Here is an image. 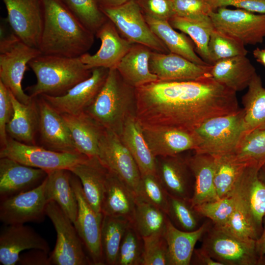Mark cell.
<instances>
[{"instance_id": "obj_1", "label": "cell", "mask_w": 265, "mask_h": 265, "mask_svg": "<svg viewBox=\"0 0 265 265\" xmlns=\"http://www.w3.org/2000/svg\"><path fill=\"white\" fill-rule=\"evenodd\" d=\"M237 92L212 76L197 80H158L135 88V115L142 127L194 131L207 119L239 109Z\"/></svg>"}, {"instance_id": "obj_2", "label": "cell", "mask_w": 265, "mask_h": 265, "mask_svg": "<svg viewBox=\"0 0 265 265\" xmlns=\"http://www.w3.org/2000/svg\"><path fill=\"white\" fill-rule=\"evenodd\" d=\"M44 24L39 49L42 54L78 57L92 46L94 34L61 0H42Z\"/></svg>"}, {"instance_id": "obj_3", "label": "cell", "mask_w": 265, "mask_h": 265, "mask_svg": "<svg viewBox=\"0 0 265 265\" xmlns=\"http://www.w3.org/2000/svg\"><path fill=\"white\" fill-rule=\"evenodd\" d=\"M28 65L37 79L35 84L26 89L31 98L63 95L92 74V69H88L80 57L41 54L30 60Z\"/></svg>"}, {"instance_id": "obj_4", "label": "cell", "mask_w": 265, "mask_h": 265, "mask_svg": "<svg viewBox=\"0 0 265 265\" xmlns=\"http://www.w3.org/2000/svg\"><path fill=\"white\" fill-rule=\"evenodd\" d=\"M135 88L112 68L91 105L84 111L106 130L120 135L126 119L135 114Z\"/></svg>"}, {"instance_id": "obj_5", "label": "cell", "mask_w": 265, "mask_h": 265, "mask_svg": "<svg viewBox=\"0 0 265 265\" xmlns=\"http://www.w3.org/2000/svg\"><path fill=\"white\" fill-rule=\"evenodd\" d=\"M194 132L197 141L195 152L214 157L232 154L247 133L243 108L210 118L198 126Z\"/></svg>"}, {"instance_id": "obj_6", "label": "cell", "mask_w": 265, "mask_h": 265, "mask_svg": "<svg viewBox=\"0 0 265 265\" xmlns=\"http://www.w3.org/2000/svg\"><path fill=\"white\" fill-rule=\"evenodd\" d=\"M41 54L39 49L27 45L13 32L6 35L0 31V81L23 104L33 99L22 86L27 65Z\"/></svg>"}, {"instance_id": "obj_7", "label": "cell", "mask_w": 265, "mask_h": 265, "mask_svg": "<svg viewBox=\"0 0 265 265\" xmlns=\"http://www.w3.org/2000/svg\"><path fill=\"white\" fill-rule=\"evenodd\" d=\"M202 247L223 265H265L256 240L243 238L213 225L204 235Z\"/></svg>"}, {"instance_id": "obj_8", "label": "cell", "mask_w": 265, "mask_h": 265, "mask_svg": "<svg viewBox=\"0 0 265 265\" xmlns=\"http://www.w3.org/2000/svg\"><path fill=\"white\" fill-rule=\"evenodd\" d=\"M100 8L121 36L131 43L159 52H170L150 28L137 0H130L116 7Z\"/></svg>"}, {"instance_id": "obj_9", "label": "cell", "mask_w": 265, "mask_h": 265, "mask_svg": "<svg viewBox=\"0 0 265 265\" xmlns=\"http://www.w3.org/2000/svg\"><path fill=\"white\" fill-rule=\"evenodd\" d=\"M46 213L56 233L55 245L50 255L51 265L92 264L83 251V243L74 224L58 204L53 201L49 202Z\"/></svg>"}, {"instance_id": "obj_10", "label": "cell", "mask_w": 265, "mask_h": 265, "mask_svg": "<svg viewBox=\"0 0 265 265\" xmlns=\"http://www.w3.org/2000/svg\"><path fill=\"white\" fill-rule=\"evenodd\" d=\"M4 157L47 172L60 169L69 170L88 158L81 154L56 152L42 146L25 144L10 137L6 145L0 148V158Z\"/></svg>"}, {"instance_id": "obj_11", "label": "cell", "mask_w": 265, "mask_h": 265, "mask_svg": "<svg viewBox=\"0 0 265 265\" xmlns=\"http://www.w3.org/2000/svg\"><path fill=\"white\" fill-rule=\"evenodd\" d=\"M210 17L214 27L239 40L245 46L262 43L265 38V14L220 7Z\"/></svg>"}, {"instance_id": "obj_12", "label": "cell", "mask_w": 265, "mask_h": 265, "mask_svg": "<svg viewBox=\"0 0 265 265\" xmlns=\"http://www.w3.org/2000/svg\"><path fill=\"white\" fill-rule=\"evenodd\" d=\"M98 158L109 172L125 182L137 195L141 173L118 134L105 129L99 142Z\"/></svg>"}, {"instance_id": "obj_13", "label": "cell", "mask_w": 265, "mask_h": 265, "mask_svg": "<svg viewBox=\"0 0 265 265\" xmlns=\"http://www.w3.org/2000/svg\"><path fill=\"white\" fill-rule=\"evenodd\" d=\"M259 168L248 164L231 195L236 206L246 215L260 236L265 215V185L258 177Z\"/></svg>"}, {"instance_id": "obj_14", "label": "cell", "mask_w": 265, "mask_h": 265, "mask_svg": "<svg viewBox=\"0 0 265 265\" xmlns=\"http://www.w3.org/2000/svg\"><path fill=\"white\" fill-rule=\"evenodd\" d=\"M45 184L46 179L31 190L0 199V220L3 225L43 221L48 203Z\"/></svg>"}, {"instance_id": "obj_15", "label": "cell", "mask_w": 265, "mask_h": 265, "mask_svg": "<svg viewBox=\"0 0 265 265\" xmlns=\"http://www.w3.org/2000/svg\"><path fill=\"white\" fill-rule=\"evenodd\" d=\"M71 183L78 201V213L74 225L92 264L105 265L101 244L103 214L96 212L90 206L84 194L80 179L72 173Z\"/></svg>"}, {"instance_id": "obj_16", "label": "cell", "mask_w": 265, "mask_h": 265, "mask_svg": "<svg viewBox=\"0 0 265 265\" xmlns=\"http://www.w3.org/2000/svg\"><path fill=\"white\" fill-rule=\"evenodd\" d=\"M13 32L27 45L39 48L44 24L42 0H2Z\"/></svg>"}, {"instance_id": "obj_17", "label": "cell", "mask_w": 265, "mask_h": 265, "mask_svg": "<svg viewBox=\"0 0 265 265\" xmlns=\"http://www.w3.org/2000/svg\"><path fill=\"white\" fill-rule=\"evenodd\" d=\"M109 70L104 67L92 69L91 76L59 96L41 95L61 114L78 115L84 112L101 90Z\"/></svg>"}, {"instance_id": "obj_18", "label": "cell", "mask_w": 265, "mask_h": 265, "mask_svg": "<svg viewBox=\"0 0 265 265\" xmlns=\"http://www.w3.org/2000/svg\"><path fill=\"white\" fill-rule=\"evenodd\" d=\"M35 98L39 113L38 133L41 146L56 152L80 154L62 114L42 96Z\"/></svg>"}, {"instance_id": "obj_19", "label": "cell", "mask_w": 265, "mask_h": 265, "mask_svg": "<svg viewBox=\"0 0 265 265\" xmlns=\"http://www.w3.org/2000/svg\"><path fill=\"white\" fill-rule=\"evenodd\" d=\"M211 67L195 63L170 52L152 51L149 60L151 72L162 81L193 80L211 76Z\"/></svg>"}, {"instance_id": "obj_20", "label": "cell", "mask_w": 265, "mask_h": 265, "mask_svg": "<svg viewBox=\"0 0 265 265\" xmlns=\"http://www.w3.org/2000/svg\"><path fill=\"white\" fill-rule=\"evenodd\" d=\"M38 249L49 253L47 241L31 227L24 224L4 225L0 231V263L15 265L21 252Z\"/></svg>"}, {"instance_id": "obj_21", "label": "cell", "mask_w": 265, "mask_h": 265, "mask_svg": "<svg viewBox=\"0 0 265 265\" xmlns=\"http://www.w3.org/2000/svg\"><path fill=\"white\" fill-rule=\"evenodd\" d=\"M95 35L101 41L100 49L94 54L86 53L81 55L80 56V60L89 69L116 68L133 44L120 35L108 19Z\"/></svg>"}, {"instance_id": "obj_22", "label": "cell", "mask_w": 265, "mask_h": 265, "mask_svg": "<svg viewBox=\"0 0 265 265\" xmlns=\"http://www.w3.org/2000/svg\"><path fill=\"white\" fill-rule=\"evenodd\" d=\"M156 175L169 196L190 201L194 178L186 158L157 157Z\"/></svg>"}, {"instance_id": "obj_23", "label": "cell", "mask_w": 265, "mask_h": 265, "mask_svg": "<svg viewBox=\"0 0 265 265\" xmlns=\"http://www.w3.org/2000/svg\"><path fill=\"white\" fill-rule=\"evenodd\" d=\"M48 172L11 159L0 158V198L4 199L31 190L41 185Z\"/></svg>"}, {"instance_id": "obj_24", "label": "cell", "mask_w": 265, "mask_h": 265, "mask_svg": "<svg viewBox=\"0 0 265 265\" xmlns=\"http://www.w3.org/2000/svg\"><path fill=\"white\" fill-rule=\"evenodd\" d=\"M142 129L147 144L156 157L175 156L188 150L194 151L197 146L194 131L169 127H142Z\"/></svg>"}, {"instance_id": "obj_25", "label": "cell", "mask_w": 265, "mask_h": 265, "mask_svg": "<svg viewBox=\"0 0 265 265\" xmlns=\"http://www.w3.org/2000/svg\"><path fill=\"white\" fill-rule=\"evenodd\" d=\"M69 170L80 179L84 194L93 210L98 213H102L108 170L98 157H88Z\"/></svg>"}, {"instance_id": "obj_26", "label": "cell", "mask_w": 265, "mask_h": 265, "mask_svg": "<svg viewBox=\"0 0 265 265\" xmlns=\"http://www.w3.org/2000/svg\"><path fill=\"white\" fill-rule=\"evenodd\" d=\"M136 195L115 174L107 176L101 212L104 215L121 218L132 222L136 206Z\"/></svg>"}, {"instance_id": "obj_27", "label": "cell", "mask_w": 265, "mask_h": 265, "mask_svg": "<svg viewBox=\"0 0 265 265\" xmlns=\"http://www.w3.org/2000/svg\"><path fill=\"white\" fill-rule=\"evenodd\" d=\"M210 221L202 224L192 231H185L176 227L168 217L164 236L169 256L170 265H190L197 242L210 229Z\"/></svg>"}, {"instance_id": "obj_28", "label": "cell", "mask_w": 265, "mask_h": 265, "mask_svg": "<svg viewBox=\"0 0 265 265\" xmlns=\"http://www.w3.org/2000/svg\"><path fill=\"white\" fill-rule=\"evenodd\" d=\"M256 69L246 55L219 60L212 65L211 75L219 83L237 92L247 88Z\"/></svg>"}, {"instance_id": "obj_29", "label": "cell", "mask_w": 265, "mask_h": 265, "mask_svg": "<svg viewBox=\"0 0 265 265\" xmlns=\"http://www.w3.org/2000/svg\"><path fill=\"white\" fill-rule=\"evenodd\" d=\"M119 136L135 160L141 175L156 174L157 158L147 144L142 127L135 114L126 119Z\"/></svg>"}, {"instance_id": "obj_30", "label": "cell", "mask_w": 265, "mask_h": 265, "mask_svg": "<svg viewBox=\"0 0 265 265\" xmlns=\"http://www.w3.org/2000/svg\"><path fill=\"white\" fill-rule=\"evenodd\" d=\"M186 159L194 178L193 192L190 200L192 206L219 199L214 185V157L195 152Z\"/></svg>"}, {"instance_id": "obj_31", "label": "cell", "mask_w": 265, "mask_h": 265, "mask_svg": "<svg viewBox=\"0 0 265 265\" xmlns=\"http://www.w3.org/2000/svg\"><path fill=\"white\" fill-rule=\"evenodd\" d=\"M61 114L78 152L89 158L98 157L99 142L105 129L85 112L78 115Z\"/></svg>"}, {"instance_id": "obj_32", "label": "cell", "mask_w": 265, "mask_h": 265, "mask_svg": "<svg viewBox=\"0 0 265 265\" xmlns=\"http://www.w3.org/2000/svg\"><path fill=\"white\" fill-rule=\"evenodd\" d=\"M153 50L148 47L133 44L116 67L124 80L136 88L159 80L149 68Z\"/></svg>"}, {"instance_id": "obj_33", "label": "cell", "mask_w": 265, "mask_h": 265, "mask_svg": "<svg viewBox=\"0 0 265 265\" xmlns=\"http://www.w3.org/2000/svg\"><path fill=\"white\" fill-rule=\"evenodd\" d=\"M10 92L14 114L6 126L7 135L19 142L35 145L39 126V113L36 98H33L29 104H25L18 101L10 91Z\"/></svg>"}, {"instance_id": "obj_34", "label": "cell", "mask_w": 265, "mask_h": 265, "mask_svg": "<svg viewBox=\"0 0 265 265\" xmlns=\"http://www.w3.org/2000/svg\"><path fill=\"white\" fill-rule=\"evenodd\" d=\"M72 173L60 169L48 172L45 187L48 202L56 203L74 224L78 213V201L71 183Z\"/></svg>"}, {"instance_id": "obj_35", "label": "cell", "mask_w": 265, "mask_h": 265, "mask_svg": "<svg viewBox=\"0 0 265 265\" xmlns=\"http://www.w3.org/2000/svg\"><path fill=\"white\" fill-rule=\"evenodd\" d=\"M144 16L150 28L164 44L170 53L180 55L199 65H211L196 53L192 43L187 37L184 33L176 31L168 21Z\"/></svg>"}, {"instance_id": "obj_36", "label": "cell", "mask_w": 265, "mask_h": 265, "mask_svg": "<svg viewBox=\"0 0 265 265\" xmlns=\"http://www.w3.org/2000/svg\"><path fill=\"white\" fill-rule=\"evenodd\" d=\"M241 102L247 132L265 130V88L257 73L249 83Z\"/></svg>"}, {"instance_id": "obj_37", "label": "cell", "mask_w": 265, "mask_h": 265, "mask_svg": "<svg viewBox=\"0 0 265 265\" xmlns=\"http://www.w3.org/2000/svg\"><path fill=\"white\" fill-rule=\"evenodd\" d=\"M168 21L174 28L191 38L200 57L210 64L208 47L211 33L214 28L211 18L194 20L174 15Z\"/></svg>"}, {"instance_id": "obj_38", "label": "cell", "mask_w": 265, "mask_h": 265, "mask_svg": "<svg viewBox=\"0 0 265 265\" xmlns=\"http://www.w3.org/2000/svg\"><path fill=\"white\" fill-rule=\"evenodd\" d=\"M214 185L219 199L231 196L248 165L237 161L231 155L214 157Z\"/></svg>"}, {"instance_id": "obj_39", "label": "cell", "mask_w": 265, "mask_h": 265, "mask_svg": "<svg viewBox=\"0 0 265 265\" xmlns=\"http://www.w3.org/2000/svg\"><path fill=\"white\" fill-rule=\"evenodd\" d=\"M130 222L123 218L103 215L101 244L105 264L116 265L122 239Z\"/></svg>"}, {"instance_id": "obj_40", "label": "cell", "mask_w": 265, "mask_h": 265, "mask_svg": "<svg viewBox=\"0 0 265 265\" xmlns=\"http://www.w3.org/2000/svg\"><path fill=\"white\" fill-rule=\"evenodd\" d=\"M168 218L164 212L136 197L134 214L131 223L142 238L164 233Z\"/></svg>"}, {"instance_id": "obj_41", "label": "cell", "mask_w": 265, "mask_h": 265, "mask_svg": "<svg viewBox=\"0 0 265 265\" xmlns=\"http://www.w3.org/2000/svg\"><path fill=\"white\" fill-rule=\"evenodd\" d=\"M230 155L240 162L260 167L265 162V130L246 133L235 152Z\"/></svg>"}, {"instance_id": "obj_42", "label": "cell", "mask_w": 265, "mask_h": 265, "mask_svg": "<svg viewBox=\"0 0 265 265\" xmlns=\"http://www.w3.org/2000/svg\"><path fill=\"white\" fill-rule=\"evenodd\" d=\"M210 63L238 55H246L245 45L238 39L215 27L212 30L208 44Z\"/></svg>"}, {"instance_id": "obj_43", "label": "cell", "mask_w": 265, "mask_h": 265, "mask_svg": "<svg viewBox=\"0 0 265 265\" xmlns=\"http://www.w3.org/2000/svg\"><path fill=\"white\" fill-rule=\"evenodd\" d=\"M76 18L95 35L108 20L96 0H61Z\"/></svg>"}, {"instance_id": "obj_44", "label": "cell", "mask_w": 265, "mask_h": 265, "mask_svg": "<svg viewBox=\"0 0 265 265\" xmlns=\"http://www.w3.org/2000/svg\"><path fill=\"white\" fill-rule=\"evenodd\" d=\"M167 215L175 226L183 231H194L201 226L202 217L188 200L169 196Z\"/></svg>"}, {"instance_id": "obj_45", "label": "cell", "mask_w": 265, "mask_h": 265, "mask_svg": "<svg viewBox=\"0 0 265 265\" xmlns=\"http://www.w3.org/2000/svg\"><path fill=\"white\" fill-rule=\"evenodd\" d=\"M143 238L130 222L124 234L116 265H141Z\"/></svg>"}, {"instance_id": "obj_46", "label": "cell", "mask_w": 265, "mask_h": 265, "mask_svg": "<svg viewBox=\"0 0 265 265\" xmlns=\"http://www.w3.org/2000/svg\"><path fill=\"white\" fill-rule=\"evenodd\" d=\"M136 197L159 208L167 214L169 195L156 174L141 175Z\"/></svg>"}, {"instance_id": "obj_47", "label": "cell", "mask_w": 265, "mask_h": 265, "mask_svg": "<svg viewBox=\"0 0 265 265\" xmlns=\"http://www.w3.org/2000/svg\"><path fill=\"white\" fill-rule=\"evenodd\" d=\"M235 201L231 195L194 206L202 217H206L213 225L222 227L228 222L235 209Z\"/></svg>"}, {"instance_id": "obj_48", "label": "cell", "mask_w": 265, "mask_h": 265, "mask_svg": "<svg viewBox=\"0 0 265 265\" xmlns=\"http://www.w3.org/2000/svg\"><path fill=\"white\" fill-rule=\"evenodd\" d=\"M164 233L143 237L141 265H170L168 246Z\"/></svg>"}, {"instance_id": "obj_49", "label": "cell", "mask_w": 265, "mask_h": 265, "mask_svg": "<svg viewBox=\"0 0 265 265\" xmlns=\"http://www.w3.org/2000/svg\"><path fill=\"white\" fill-rule=\"evenodd\" d=\"M175 15L194 20L210 18L214 11L208 0H172Z\"/></svg>"}, {"instance_id": "obj_50", "label": "cell", "mask_w": 265, "mask_h": 265, "mask_svg": "<svg viewBox=\"0 0 265 265\" xmlns=\"http://www.w3.org/2000/svg\"><path fill=\"white\" fill-rule=\"evenodd\" d=\"M14 114V108L10 90L0 81V142L1 148L4 147L8 136L6 126Z\"/></svg>"}, {"instance_id": "obj_51", "label": "cell", "mask_w": 265, "mask_h": 265, "mask_svg": "<svg viewBox=\"0 0 265 265\" xmlns=\"http://www.w3.org/2000/svg\"><path fill=\"white\" fill-rule=\"evenodd\" d=\"M144 15L167 20L175 12L172 0H137Z\"/></svg>"}, {"instance_id": "obj_52", "label": "cell", "mask_w": 265, "mask_h": 265, "mask_svg": "<svg viewBox=\"0 0 265 265\" xmlns=\"http://www.w3.org/2000/svg\"><path fill=\"white\" fill-rule=\"evenodd\" d=\"M214 10L220 7L234 6L253 13L265 14V0H208Z\"/></svg>"}, {"instance_id": "obj_53", "label": "cell", "mask_w": 265, "mask_h": 265, "mask_svg": "<svg viewBox=\"0 0 265 265\" xmlns=\"http://www.w3.org/2000/svg\"><path fill=\"white\" fill-rule=\"evenodd\" d=\"M49 253L38 249H30L20 254L17 264L22 265H51Z\"/></svg>"}, {"instance_id": "obj_54", "label": "cell", "mask_w": 265, "mask_h": 265, "mask_svg": "<svg viewBox=\"0 0 265 265\" xmlns=\"http://www.w3.org/2000/svg\"><path fill=\"white\" fill-rule=\"evenodd\" d=\"M190 264L199 265H223L213 259L202 247L194 250Z\"/></svg>"}, {"instance_id": "obj_55", "label": "cell", "mask_w": 265, "mask_h": 265, "mask_svg": "<svg viewBox=\"0 0 265 265\" xmlns=\"http://www.w3.org/2000/svg\"><path fill=\"white\" fill-rule=\"evenodd\" d=\"M263 231L259 238L256 240V248L260 256L265 259V215L263 220Z\"/></svg>"}, {"instance_id": "obj_56", "label": "cell", "mask_w": 265, "mask_h": 265, "mask_svg": "<svg viewBox=\"0 0 265 265\" xmlns=\"http://www.w3.org/2000/svg\"><path fill=\"white\" fill-rule=\"evenodd\" d=\"M100 8L114 7L122 5L130 0H96Z\"/></svg>"}, {"instance_id": "obj_57", "label": "cell", "mask_w": 265, "mask_h": 265, "mask_svg": "<svg viewBox=\"0 0 265 265\" xmlns=\"http://www.w3.org/2000/svg\"><path fill=\"white\" fill-rule=\"evenodd\" d=\"M253 55L259 63L265 67V48H256L253 51Z\"/></svg>"}, {"instance_id": "obj_58", "label": "cell", "mask_w": 265, "mask_h": 265, "mask_svg": "<svg viewBox=\"0 0 265 265\" xmlns=\"http://www.w3.org/2000/svg\"><path fill=\"white\" fill-rule=\"evenodd\" d=\"M258 175L259 179L265 185V162L260 167Z\"/></svg>"}]
</instances>
